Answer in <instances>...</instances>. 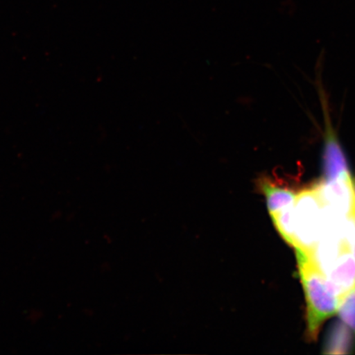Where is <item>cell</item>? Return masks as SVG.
I'll list each match as a JSON object with an SVG mask.
<instances>
[{"instance_id":"1","label":"cell","mask_w":355,"mask_h":355,"mask_svg":"<svg viewBox=\"0 0 355 355\" xmlns=\"http://www.w3.org/2000/svg\"><path fill=\"white\" fill-rule=\"evenodd\" d=\"M297 261L307 301L308 336L317 338L322 324L338 309L339 299L333 294L326 277L314 263L312 256L296 248Z\"/></svg>"},{"instance_id":"2","label":"cell","mask_w":355,"mask_h":355,"mask_svg":"<svg viewBox=\"0 0 355 355\" xmlns=\"http://www.w3.org/2000/svg\"><path fill=\"white\" fill-rule=\"evenodd\" d=\"M323 230V205L314 186L297 194L295 203V248L312 255Z\"/></svg>"},{"instance_id":"3","label":"cell","mask_w":355,"mask_h":355,"mask_svg":"<svg viewBox=\"0 0 355 355\" xmlns=\"http://www.w3.org/2000/svg\"><path fill=\"white\" fill-rule=\"evenodd\" d=\"M313 186L322 205L337 216L345 217L355 209V180L352 173L324 179Z\"/></svg>"},{"instance_id":"4","label":"cell","mask_w":355,"mask_h":355,"mask_svg":"<svg viewBox=\"0 0 355 355\" xmlns=\"http://www.w3.org/2000/svg\"><path fill=\"white\" fill-rule=\"evenodd\" d=\"M325 277L330 290L340 301L355 287V257L352 252L345 250Z\"/></svg>"},{"instance_id":"5","label":"cell","mask_w":355,"mask_h":355,"mask_svg":"<svg viewBox=\"0 0 355 355\" xmlns=\"http://www.w3.org/2000/svg\"><path fill=\"white\" fill-rule=\"evenodd\" d=\"M257 188L266 198L269 214L278 212L288 207L295 205L297 194L295 191L278 184L268 176H261L257 180Z\"/></svg>"},{"instance_id":"6","label":"cell","mask_w":355,"mask_h":355,"mask_svg":"<svg viewBox=\"0 0 355 355\" xmlns=\"http://www.w3.org/2000/svg\"><path fill=\"white\" fill-rule=\"evenodd\" d=\"M322 158L326 180H333L350 172L343 150L330 128L327 131Z\"/></svg>"},{"instance_id":"7","label":"cell","mask_w":355,"mask_h":355,"mask_svg":"<svg viewBox=\"0 0 355 355\" xmlns=\"http://www.w3.org/2000/svg\"><path fill=\"white\" fill-rule=\"evenodd\" d=\"M277 232L290 245L295 247V205L270 215Z\"/></svg>"},{"instance_id":"8","label":"cell","mask_w":355,"mask_h":355,"mask_svg":"<svg viewBox=\"0 0 355 355\" xmlns=\"http://www.w3.org/2000/svg\"><path fill=\"white\" fill-rule=\"evenodd\" d=\"M352 345L348 328L344 325H336L327 341V349L329 354H346Z\"/></svg>"},{"instance_id":"9","label":"cell","mask_w":355,"mask_h":355,"mask_svg":"<svg viewBox=\"0 0 355 355\" xmlns=\"http://www.w3.org/2000/svg\"><path fill=\"white\" fill-rule=\"evenodd\" d=\"M337 312L345 325L355 332V287L340 300Z\"/></svg>"},{"instance_id":"10","label":"cell","mask_w":355,"mask_h":355,"mask_svg":"<svg viewBox=\"0 0 355 355\" xmlns=\"http://www.w3.org/2000/svg\"><path fill=\"white\" fill-rule=\"evenodd\" d=\"M343 234L348 250L355 257V209L343 222Z\"/></svg>"}]
</instances>
